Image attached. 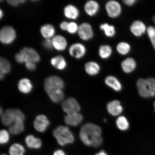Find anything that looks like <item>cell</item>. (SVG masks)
<instances>
[{
  "label": "cell",
  "instance_id": "cell-1",
  "mask_svg": "<svg viewBox=\"0 0 155 155\" xmlns=\"http://www.w3.org/2000/svg\"><path fill=\"white\" fill-rule=\"evenodd\" d=\"M79 137L85 145L94 148L100 147L103 141L101 129L98 125L91 123L85 124L82 126Z\"/></svg>",
  "mask_w": 155,
  "mask_h": 155
},
{
  "label": "cell",
  "instance_id": "cell-2",
  "mask_svg": "<svg viewBox=\"0 0 155 155\" xmlns=\"http://www.w3.org/2000/svg\"><path fill=\"white\" fill-rule=\"evenodd\" d=\"M64 87L63 79L57 75H51L45 81L44 89L49 97L63 93Z\"/></svg>",
  "mask_w": 155,
  "mask_h": 155
},
{
  "label": "cell",
  "instance_id": "cell-3",
  "mask_svg": "<svg viewBox=\"0 0 155 155\" xmlns=\"http://www.w3.org/2000/svg\"><path fill=\"white\" fill-rule=\"evenodd\" d=\"M137 87L140 96L144 98L153 97L155 96V78H139L137 81Z\"/></svg>",
  "mask_w": 155,
  "mask_h": 155
},
{
  "label": "cell",
  "instance_id": "cell-4",
  "mask_svg": "<svg viewBox=\"0 0 155 155\" xmlns=\"http://www.w3.org/2000/svg\"><path fill=\"white\" fill-rule=\"evenodd\" d=\"M53 133L58 144L61 146H65L74 142V135L66 126H58L54 130Z\"/></svg>",
  "mask_w": 155,
  "mask_h": 155
},
{
  "label": "cell",
  "instance_id": "cell-5",
  "mask_svg": "<svg viewBox=\"0 0 155 155\" xmlns=\"http://www.w3.org/2000/svg\"><path fill=\"white\" fill-rule=\"evenodd\" d=\"M104 7L108 16L111 19L119 18L123 12L121 4L116 0H110L107 2Z\"/></svg>",
  "mask_w": 155,
  "mask_h": 155
},
{
  "label": "cell",
  "instance_id": "cell-6",
  "mask_svg": "<svg viewBox=\"0 0 155 155\" xmlns=\"http://www.w3.org/2000/svg\"><path fill=\"white\" fill-rule=\"evenodd\" d=\"M16 35V31L12 27L4 26L0 31V41L3 44L8 45L15 41Z\"/></svg>",
  "mask_w": 155,
  "mask_h": 155
},
{
  "label": "cell",
  "instance_id": "cell-7",
  "mask_svg": "<svg viewBox=\"0 0 155 155\" xmlns=\"http://www.w3.org/2000/svg\"><path fill=\"white\" fill-rule=\"evenodd\" d=\"M77 34L79 38L85 41L91 40L94 36L92 25L87 22H83L79 25Z\"/></svg>",
  "mask_w": 155,
  "mask_h": 155
},
{
  "label": "cell",
  "instance_id": "cell-8",
  "mask_svg": "<svg viewBox=\"0 0 155 155\" xmlns=\"http://www.w3.org/2000/svg\"><path fill=\"white\" fill-rule=\"evenodd\" d=\"M87 52L86 46L81 42H75L72 44L69 49V55L76 59H80L84 58Z\"/></svg>",
  "mask_w": 155,
  "mask_h": 155
},
{
  "label": "cell",
  "instance_id": "cell-9",
  "mask_svg": "<svg viewBox=\"0 0 155 155\" xmlns=\"http://www.w3.org/2000/svg\"><path fill=\"white\" fill-rule=\"evenodd\" d=\"M24 57L25 63L33 62L35 63L40 61V57L38 52L34 48L30 47H24L19 52Z\"/></svg>",
  "mask_w": 155,
  "mask_h": 155
},
{
  "label": "cell",
  "instance_id": "cell-10",
  "mask_svg": "<svg viewBox=\"0 0 155 155\" xmlns=\"http://www.w3.org/2000/svg\"><path fill=\"white\" fill-rule=\"evenodd\" d=\"M61 107L63 111L67 114L79 112L81 110L80 104L73 97H69L64 100Z\"/></svg>",
  "mask_w": 155,
  "mask_h": 155
},
{
  "label": "cell",
  "instance_id": "cell-11",
  "mask_svg": "<svg viewBox=\"0 0 155 155\" xmlns=\"http://www.w3.org/2000/svg\"><path fill=\"white\" fill-rule=\"evenodd\" d=\"M148 27L142 21H134L129 27L130 31L135 37L140 38L147 32Z\"/></svg>",
  "mask_w": 155,
  "mask_h": 155
},
{
  "label": "cell",
  "instance_id": "cell-12",
  "mask_svg": "<svg viewBox=\"0 0 155 155\" xmlns=\"http://www.w3.org/2000/svg\"><path fill=\"white\" fill-rule=\"evenodd\" d=\"M120 67L124 73L129 74L134 71L137 67L136 61L132 57H127L121 61Z\"/></svg>",
  "mask_w": 155,
  "mask_h": 155
},
{
  "label": "cell",
  "instance_id": "cell-13",
  "mask_svg": "<svg viewBox=\"0 0 155 155\" xmlns=\"http://www.w3.org/2000/svg\"><path fill=\"white\" fill-rule=\"evenodd\" d=\"M83 8L84 12L87 15L90 17H94L99 12L100 5L97 1L89 0L85 3Z\"/></svg>",
  "mask_w": 155,
  "mask_h": 155
},
{
  "label": "cell",
  "instance_id": "cell-14",
  "mask_svg": "<svg viewBox=\"0 0 155 155\" xmlns=\"http://www.w3.org/2000/svg\"><path fill=\"white\" fill-rule=\"evenodd\" d=\"M50 124V121L48 117L44 115H39L37 116L34 122L35 129L40 133H43L45 131Z\"/></svg>",
  "mask_w": 155,
  "mask_h": 155
},
{
  "label": "cell",
  "instance_id": "cell-15",
  "mask_svg": "<svg viewBox=\"0 0 155 155\" xmlns=\"http://www.w3.org/2000/svg\"><path fill=\"white\" fill-rule=\"evenodd\" d=\"M107 110L110 115L114 116H119L123 111L121 102L118 100H112L107 105Z\"/></svg>",
  "mask_w": 155,
  "mask_h": 155
},
{
  "label": "cell",
  "instance_id": "cell-16",
  "mask_svg": "<svg viewBox=\"0 0 155 155\" xmlns=\"http://www.w3.org/2000/svg\"><path fill=\"white\" fill-rule=\"evenodd\" d=\"M84 69L87 74L91 76H95L100 73L101 68V66L97 61H91L85 63Z\"/></svg>",
  "mask_w": 155,
  "mask_h": 155
},
{
  "label": "cell",
  "instance_id": "cell-17",
  "mask_svg": "<svg viewBox=\"0 0 155 155\" xmlns=\"http://www.w3.org/2000/svg\"><path fill=\"white\" fill-rule=\"evenodd\" d=\"M65 123L71 127H76L82 123L83 117L80 112L67 114L64 117Z\"/></svg>",
  "mask_w": 155,
  "mask_h": 155
},
{
  "label": "cell",
  "instance_id": "cell-18",
  "mask_svg": "<svg viewBox=\"0 0 155 155\" xmlns=\"http://www.w3.org/2000/svg\"><path fill=\"white\" fill-rule=\"evenodd\" d=\"M104 82L107 86L116 92H120L123 88L120 81L113 75H108L104 79Z\"/></svg>",
  "mask_w": 155,
  "mask_h": 155
},
{
  "label": "cell",
  "instance_id": "cell-19",
  "mask_svg": "<svg viewBox=\"0 0 155 155\" xmlns=\"http://www.w3.org/2000/svg\"><path fill=\"white\" fill-rule=\"evenodd\" d=\"M3 124L9 126L14 123L16 119L15 109H8L1 115Z\"/></svg>",
  "mask_w": 155,
  "mask_h": 155
},
{
  "label": "cell",
  "instance_id": "cell-20",
  "mask_svg": "<svg viewBox=\"0 0 155 155\" xmlns=\"http://www.w3.org/2000/svg\"><path fill=\"white\" fill-rule=\"evenodd\" d=\"M64 14L68 19L76 20L79 18L80 12L76 6L69 4L66 6L64 8Z\"/></svg>",
  "mask_w": 155,
  "mask_h": 155
},
{
  "label": "cell",
  "instance_id": "cell-21",
  "mask_svg": "<svg viewBox=\"0 0 155 155\" xmlns=\"http://www.w3.org/2000/svg\"><path fill=\"white\" fill-rule=\"evenodd\" d=\"M54 48L58 51H63L68 46L67 39L61 35H57L52 38Z\"/></svg>",
  "mask_w": 155,
  "mask_h": 155
},
{
  "label": "cell",
  "instance_id": "cell-22",
  "mask_svg": "<svg viewBox=\"0 0 155 155\" xmlns=\"http://www.w3.org/2000/svg\"><path fill=\"white\" fill-rule=\"evenodd\" d=\"M113 53V48L110 45H101L98 48V55L101 59L102 60H106L109 59L111 57Z\"/></svg>",
  "mask_w": 155,
  "mask_h": 155
},
{
  "label": "cell",
  "instance_id": "cell-23",
  "mask_svg": "<svg viewBox=\"0 0 155 155\" xmlns=\"http://www.w3.org/2000/svg\"><path fill=\"white\" fill-rule=\"evenodd\" d=\"M18 90L22 94H28L32 91L33 88L32 83L30 79L23 78L19 81L17 85Z\"/></svg>",
  "mask_w": 155,
  "mask_h": 155
},
{
  "label": "cell",
  "instance_id": "cell-24",
  "mask_svg": "<svg viewBox=\"0 0 155 155\" xmlns=\"http://www.w3.org/2000/svg\"><path fill=\"white\" fill-rule=\"evenodd\" d=\"M50 62L52 66L60 71H63L67 67V61L61 55H58L52 58Z\"/></svg>",
  "mask_w": 155,
  "mask_h": 155
},
{
  "label": "cell",
  "instance_id": "cell-25",
  "mask_svg": "<svg viewBox=\"0 0 155 155\" xmlns=\"http://www.w3.org/2000/svg\"><path fill=\"white\" fill-rule=\"evenodd\" d=\"M25 142L27 147L31 149H39L41 148L42 145L41 140L33 135L27 136L25 138Z\"/></svg>",
  "mask_w": 155,
  "mask_h": 155
},
{
  "label": "cell",
  "instance_id": "cell-26",
  "mask_svg": "<svg viewBox=\"0 0 155 155\" xmlns=\"http://www.w3.org/2000/svg\"><path fill=\"white\" fill-rule=\"evenodd\" d=\"M99 28L103 32L106 37L112 38L115 37L116 34L115 27L114 25L105 22L100 25Z\"/></svg>",
  "mask_w": 155,
  "mask_h": 155
},
{
  "label": "cell",
  "instance_id": "cell-27",
  "mask_svg": "<svg viewBox=\"0 0 155 155\" xmlns=\"http://www.w3.org/2000/svg\"><path fill=\"white\" fill-rule=\"evenodd\" d=\"M40 32L42 36L45 38H51L55 36V29L53 25L46 24L41 27Z\"/></svg>",
  "mask_w": 155,
  "mask_h": 155
},
{
  "label": "cell",
  "instance_id": "cell-28",
  "mask_svg": "<svg viewBox=\"0 0 155 155\" xmlns=\"http://www.w3.org/2000/svg\"><path fill=\"white\" fill-rule=\"evenodd\" d=\"M132 49L130 44L127 41H121L118 42L116 46V50L120 55L126 56L130 54Z\"/></svg>",
  "mask_w": 155,
  "mask_h": 155
},
{
  "label": "cell",
  "instance_id": "cell-29",
  "mask_svg": "<svg viewBox=\"0 0 155 155\" xmlns=\"http://www.w3.org/2000/svg\"><path fill=\"white\" fill-rule=\"evenodd\" d=\"M11 67L9 61L3 57L0 58V79L2 80L5 74H7L11 71Z\"/></svg>",
  "mask_w": 155,
  "mask_h": 155
},
{
  "label": "cell",
  "instance_id": "cell-30",
  "mask_svg": "<svg viewBox=\"0 0 155 155\" xmlns=\"http://www.w3.org/2000/svg\"><path fill=\"white\" fill-rule=\"evenodd\" d=\"M25 125L24 121H16L10 126L9 128V132L14 135H18L24 131Z\"/></svg>",
  "mask_w": 155,
  "mask_h": 155
},
{
  "label": "cell",
  "instance_id": "cell-31",
  "mask_svg": "<svg viewBox=\"0 0 155 155\" xmlns=\"http://www.w3.org/2000/svg\"><path fill=\"white\" fill-rule=\"evenodd\" d=\"M116 125L118 129L122 131H125L129 129L130 124L128 120L125 116H119L116 121Z\"/></svg>",
  "mask_w": 155,
  "mask_h": 155
},
{
  "label": "cell",
  "instance_id": "cell-32",
  "mask_svg": "<svg viewBox=\"0 0 155 155\" xmlns=\"http://www.w3.org/2000/svg\"><path fill=\"white\" fill-rule=\"evenodd\" d=\"M9 151L10 155H24L25 153L24 147L19 143H14L12 145Z\"/></svg>",
  "mask_w": 155,
  "mask_h": 155
},
{
  "label": "cell",
  "instance_id": "cell-33",
  "mask_svg": "<svg viewBox=\"0 0 155 155\" xmlns=\"http://www.w3.org/2000/svg\"><path fill=\"white\" fill-rule=\"evenodd\" d=\"M147 33L153 47L155 50V30L154 28L152 26H148L147 28Z\"/></svg>",
  "mask_w": 155,
  "mask_h": 155
},
{
  "label": "cell",
  "instance_id": "cell-34",
  "mask_svg": "<svg viewBox=\"0 0 155 155\" xmlns=\"http://www.w3.org/2000/svg\"><path fill=\"white\" fill-rule=\"evenodd\" d=\"M9 132L5 129H2L0 132V143L4 145L8 143L9 140Z\"/></svg>",
  "mask_w": 155,
  "mask_h": 155
},
{
  "label": "cell",
  "instance_id": "cell-35",
  "mask_svg": "<svg viewBox=\"0 0 155 155\" xmlns=\"http://www.w3.org/2000/svg\"><path fill=\"white\" fill-rule=\"evenodd\" d=\"M79 25L75 22H69L68 25L67 31L71 34H75L77 33L78 31Z\"/></svg>",
  "mask_w": 155,
  "mask_h": 155
},
{
  "label": "cell",
  "instance_id": "cell-36",
  "mask_svg": "<svg viewBox=\"0 0 155 155\" xmlns=\"http://www.w3.org/2000/svg\"><path fill=\"white\" fill-rule=\"evenodd\" d=\"M42 45L46 49L51 50L54 48L52 38L45 39L42 42Z\"/></svg>",
  "mask_w": 155,
  "mask_h": 155
},
{
  "label": "cell",
  "instance_id": "cell-37",
  "mask_svg": "<svg viewBox=\"0 0 155 155\" xmlns=\"http://www.w3.org/2000/svg\"><path fill=\"white\" fill-rule=\"evenodd\" d=\"M26 1L25 0H17V1H13V0H8L7 2L9 5L13 6H17L19 5L24 3Z\"/></svg>",
  "mask_w": 155,
  "mask_h": 155
},
{
  "label": "cell",
  "instance_id": "cell-38",
  "mask_svg": "<svg viewBox=\"0 0 155 155\" xmlns=\"http://www.w3.org/2000/svg\"><path fill=\"white\" fill-rule=\"evenodd\" d=\"M25 64V67L28 71H33L36 68V63L33 62H27Z\"/></svg>",
  "mask_w": 155,
  "mask_h": 155
},
{
  "label": "cell",
  "instance_id": "cell-39",
  "mask_svg": "<svg viewBox=\"0 0 155 155\" xmlns=\"http://www.w3.org/2000/svg\"><path fill=\"white\" fill-rule=\"evenodd\" d=\"M15 61H16L17 63L19 64L25 63L24 58L19 52V53L15 54Z\"/></svg>",
  "mask_w": 155,
  "mask_h": 155
},
{
  "label": "cell",
  "instance_id": "cell-40",
  "mask_svg": "<svg viewBox=\"0 0 155 155\" xmlns=\"http://www.w3.org/2000/svg\"><path fill=\"white\" fill-rule=\"evenodd\" d=\"M137 0H124L123 3L124 4L128 7H132L136 4Z\"/></svg>",
  "mask_w": 155,
  "mask_h": 155
},
{
  "label": "cell",
  "instance_id": "cell-41",
  "mask_svg": "<svg viewBox=\"0 0 155 155\" xmlns=\"http://www.w3.org/2000/svg\"><path fill=\"white\" fill-rule=\"evenodd\" d=\"M68 24L69 22H68L67 21H63L60 24V28L62 30L67 31Z\"/></svg>",
  "mask_w": 155,
  "mask_h": 155
},
{
  "label": "cell",
  "instance_id": "cell-42",
  "mask_svg": "<svg viewBox=\"0 0 155 155\" xmlns=\"http://www.w3.org/2000/svg\"><path fill=\"white\" fill-rule=\"evenodd\" d=\"M53 155H67V154L62 150H58L54 152Z\"/></svg>",
  "mask_w": 155,
  "mask_h": 155
},
{
  "label": "cell",
  "instance_id": "cell-43",
  "mask_svg": "<svg viewBox=\"0 0 155 155\" xmlns=\"http://www.w3.org/2000/svg\"><path fill=\"white\" fill-rule=\"evenodd\" d=\"M95 155H109L106 151L104 150H101L96 153Z\"/></svg>",
  "mask_w": 155,
  "mask_h": 155
},
{
  "label": "cell",
  "instance_id": "cell-44",
  "mask_svg": "<svg viewBox=\"0 0 155 155\" xmlns=\"http://www.w3.org/2000/svg\"><path fill=\"white\" fill-rule=\"evenodd\" d=\"M3 16V12L1 9L0 10V18L1 19Z\"/></svg>",
  "mask_w": 155,
  "mask_h": 155
},
{
  "label": "cell",
  "instance_id": "cell-45",
  "mask_svg": "<svg viewBox=\"0 0 155 155\" xmlns=\"http://www.w3.org/2000/svg\"><path fill=\"white\" fill-rule=\"evenodd\" d=\"M152 20L153 22L155 24V15L153 17Z\"/></svg>",
  "mask_w": 155,
  "mask_h": 155
},
{
  "label": "cell",
  "instance_id": "cell-46",
  "mask_svg": "<svg viewBox=\"0 0 155 155\" xmlns=\"http://www.w3.org/2000/svg\"><path fill=\"white\" fill-rule=\"evenodd\" d=\"M154 111L155 112V101L154 103Z\"/></svg>",
  "mask_w": 155,
  "mask_h": 155
},
{
  "label": "cell",
  "instance_id": "cell-47",
  "mask_svg": "<svg viewBox=\"0 0 155 155\" xmlns=\"http://www.w3.org/2000/svg\"><path fill=\"white\" fill-rule=\"evenodd\" d=\"M104 121L105 122H106L107 121V120L106 119H104Z\"/></svg>",
  "mask_w": 155,
  "mask_h": 155
},
{
  "label": "cell",
  "instance_id": "cell-48",
  "mask_svg": "<svg viewBox=\"0 0 155 155\" xmlns=\"http://www.w3.org/2000/svg\"><path fill=\"white\" fill-rule=\"evenodd\" d=\"M1 155H7V154H2Z\"/></svg>",
  "mask_w": 155,
  "mask_h": 155
},
{
  "label": "cell",
  "instance_id": "cell-49",
  "mask_svg": "<svg viewBox=\"0 0 155 155\" xmlns=\"http://www.w3.org/2000/svg\"><path fill=\"white\" fill-rule=\"evenodd\" d=\"M154 29H155V26L154 27Z\"/></svg>",
  "mask_w": 155,
  "mask_h": 155
}]
</instances>
